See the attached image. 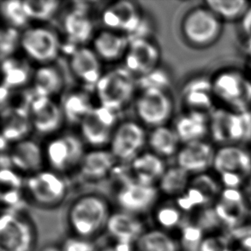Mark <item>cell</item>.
<instances>
[{"instance_id": "obj_1", "label": "cell", "mask_w": 251, "mask_h": 251, "mask_svg": "<svg viewBox=\"0 0 251 251\" xmlns=\"http://www.w3.org/2000/svg\"><path fill=\"white\" fill-rule=\"evenodd\" d=\"M112 212L108 199L100 194L79 196L72 201L66 212L70 236L94 241L105 232Z\"/></svg>"}, {"instance_id": "obj_2", "label": "cell", "mask_w": 251, "mask_h": 251, "mask_svg": "<svg viewBox=\"0 0 251 251\" xmlns=\"http://www.w3.org/2000/svg\"><path fill=\"white\" fill-rule=\"evenodd\" d=\"M38 232L23 209H3L0 216V251H34Z\"/></svg>"}, {"instance_id": "obj_3", "label": "cell", "mask_w": 251, "mask_h": 251, "mask_svg": "<svg viewBox=\"0 0 251 251\" xmlns=\"http://www.w3.org/2000/svg\"><path fill=\"white\" fill-rule=\"evenodd\" d=\"M209 136L220 147L251 142V112L215 108L209 117Z\"/></svg>"}, {"instance_id": "obj_4", "label": "cell", "mask_w": 251, "mask_h": 251, "mask_svg": "<svg viewBox=\"0 0 251 251\" xmlns=\"http://www.w3.org/2000/svg\"><path fill=\"white\" fill-rule=\"evenodd\" d=\"M216 100L225 108L236 112H251V79L244 72L228 69L212 77Z\"/></svg>"}, {"instance_id": "obj_5", "label": "cell", "mask_w": 251, "mask_h": 251, "mask_svg": "<svg viewBox=\"0 0 251 251\" xmlns=\"http://www.w3.org/2000/svg\"><path fill=\"white\" fill-rule=\"evenodd\" d=\"M25 198L35 207L52 209L59 207L68 196V183L61 174L43 171L28 176L24 183Z\"/></svg>"}, {"instance_id": "obj_6", "label": "cell", "mask_w": 251, "mask_h": 251, "mask_svg": "<svg viewBox=\"0 0 251 251\" xmlns=\"http://www.w3.org/2000/svg\"><path fill=\"white\" fill-rule=\"evenodd\" d=\"M136 86L135 75L125 67H119L103 74L95 86V93L100 105L119 112L132 100Z\"/></svg>"}, {"instance_id": "obj_7", "label": "cell", "mask_w": 251, "mask_h": 251, "mask_svg": "<svg viewBox=\"0 0 251 251\" xmlns=\"http://www.w3.org/2000/svg\"><path fill=\"white\" fill-rule=\"evenodd\" d=\"M223 22L206 5L189 10L181 23L184 40L192 47L205 48L214 44L221 37Z\"/></svg>"}, {"instance_id": "obj_8", "label": "cell", "mask_w": 251, "mask_h": 251, "mask_svg": "<svg viewBox=\"0 0 251 251\" xmlns=\"http://www.w3.org/2000/svg\"><path fill=\"white\" fill-rule=\"evenodd\" d=\"M213 169L226 188L238 189L251 177V153L242 145L220 147Z\"/></svg>"}, {"instance_id": "obj_9", "label": "cell", "mask_w": 251, "mask_h": 251, "mask_svg": "<svg viewBox=\"0 0 251 251\" xmlns=\"http://www.w3.org/2000/svg\"><path fill=\"white\" fill-rule=\"evenodd\" d=\"M20 48L28 58L41 65H50L62 50L58 33L44 26L27 27L21 33Z\"/></svg>"}, {"instance_id": "obj_10", "label": "cell", "mask_w": 251, "mask_h": 251, "mask_svg": "<svg viewBox=\"0 0 251 251\" xmlns=\"http://www.w3.org/2000/svg\"><path fill=\"white\" fill-rule=\"evenodd\" d=\"M136 115L146 126L156 128L166 126L174 110L173 98L161 88H143L135 101Z\"/></svg>"}, {"instance_id": "obj_11", "label": "cell", "mask_w": 251, "mask_h": 251, "mask_svg": "<svg viewBox=\"0 0 251 251\" xmlns=\"http://www.w3.org/2000/svg\"><path fill=\"white\" fill-rule=\"evenodd\" d=\"M160 194L157 185L139 183L136 180L126 181L116 191V204L119 210L142 217L153 211Z\"/></svg>"}, {"instance_id": "obj_12", "label": "cell", "mask_w": 251, "mask_h": 251, "mask_svg": "<svg viewBox=\"0 0 251 251\" xmlns=\"http://www.w3.org/2000/svg\"><path fill=\"white\" fill-rule=\"evenodd\" d=\"M85 153L82 140L72 134L55 136L45 149L46 160L52 171L59 174L79 167Z\"/></svg>"}, {"instance_id": "obj_13", "label": "cell", "mask_w": 251, "mask_h": 251, "mask_svg": "<svg viewBox=\"0 0 251 251\" xmlns=\"http://www.w3.org/2000/svg\"><path fill=\"white\" fill-rule=\"evenodd\" d=\"M105 29L125 34L129 41L137 37L143 25V17L136 3L127 0L114 2L105 7L101 13Z\"/></svg>"}, {"instance_id": "obj_14", "label": "cell", "mask_w": 251, "mask_h": 251, "mask_svg": "<svg viewBox=\"0 0 251 251\" xmlns=\"http://www.w3.org/2000/svg\"><path fill=\"white\" fill-rule=\"evenodd\" d=\"M118 125V112L100 105L95 106L80 124L82 139L101 149L110 144Z\"/></svg>"}, {"instance_id": "obj_15", "label": "cell", "mask_w": 251, "mask_h": 251, "mask_svg": "<svg viewBox=\"0 0 251 251\" xmlns=\"http://www.w3.org/2000/svg\"><path fill=\"white\" fill-rule=\"evenodd\" d=\"M146 142V132L143 126L127 120L117 126L110 143V151L117 160L131 162L141 153Z\"/></svg>"}, {"instance_id": "obj_16", "label": "cell", "mask_w": 251, "mask_h": 251, "mask_svg": "<svg viewBox=\"0 0 251 251\" xmlns=\"http://www.w3.org/2000/svg\"><path fill=\"white\" fill-rule=\"evenodd\" d=\"M160 51L149 38H135L129 41L124 57L125 68L133 75L143 77L159 68Z\"/></svg>"}, {"instance_id": "obj_17", "label": "cell", "mask_w": 251, "mask_h": 251, "mask_svg": "<svg viewBox=\"0 0 251 251\" xmlns=\"http://www.w3.org/2000/svg\"><path fill=\"white\" fill-rule=\"evenodd\" d=\"M33 129L42 135H51L60 129L64 122L61 105L53 98L33 95L27 102Z\"/></svg>"}, {"instance_id": "obj_18", "label": "cell", "mask_w": 251, "mask_h": 251, "mask_svg": "<svg viewBox=\"0 0 251 251\" xmlns=\"http://www.w3.org/2000/svg\"><path fill=\"white\" fill-rule=\"evenodd\" d=\"M216 149L206 140L186 143L176 153L177 166L190 175H200L213 169Z\"/></svg>"}, {"instance_id": "obj_19", "label": "cell", "mask_w": 251, "mask_h": 251, "mask_svg": "<svg viewBox=\"0 0 251 251\" xmlns=\"http://www.w3.org/2000/svg\"><path fill=\"white\" fill-rule=\"evenodd\" d=\"M183 104L187 112H200L210 116L215 110L212 79L198 76L190 79L182 90Z\"/></svg>"}, {"instance_id": "obj_20", "label": "cell", "mask_w": 251, "mask_h": 251, "mask_svg": "<svg viewBox=\"0 0 251 251\" xmlns=\"http://www.w3.org/2000/svg\"><path fill=\"white\" fill-rule=\"evenodd\" d=\"M69 65L72 74L83 84L95 87L103 75L101 59L93 48L77 47L70 52Z\"/></svg>"}, {"instance_id": "obj_21", "label": "cell", "mask_w": 251, "mask_h": 251, "mask_svg": "<svg viewBox=\"0 0 251 251\" xmlns=\"http://www.w3.org/2000/svg\"><path fill=\"white\" fill-rule=\"evenodd\" d=\"M147 229L142 217L118 210L111 214L105 232L112 241L133 245Z\"/></svg>"}, {"instance_id": "obj_22", "label": "cell", "mask_w": 251, "mask_h": 251, "mask_svg": "<svg viewBox=\"0 0 251 251\" xmlns=\"http://www.w3.org/2000/svg\"><path fill=\"white\" fill-rule=\"evenodd\" d=\"M8 155L12 167L21 173L33 175L41 172L44 163L45 151L33 140H22L13 143Z\"/></svg>"}, {"instance_id": "obj_23", "label": "cell", "mask_w": 251, "mask_h": 251, "mask_svg": "<svg viewBox=\"0 0 251 251\" xmlns=\"http://www.w3.org/2000/svg\"><path fill=\"white\" fill-rule=\"evenodd\" d=\"M63 29L69 42L76 48L84 46L95 36L92 19L82 7H75L66 13Z\"/></svg>"}, {"instance_id": "obj_24", "label": "cell", "mask_w": 251, "mask_h": 251, "mask_svg": "<svg viewBox=\"0 0 251 251\" xmlns=\"http://www.w3.org/2000/svg\"><path fill=\"white\" fill-rule=\"evenodd\" d=\"M2 138L16 143L26 139L33 129L27 106H13L3 110Z\"/></svg>"}, {"instance_id": "obj_25", "label": "cell", "mask_w": 251, "mask_h": 251, "mask_svg": "<svg viewBox=\"0 0 251 251\" xmlns=\"http://www.w3.org/2000/svg\"><path fill=\"white\" fill-rule=\"evenodd\" d=\"M116 163L117 159L110 150L96 149L85 153L78 169L85 180L97 182L107 177Z\"/></svg>"}, {"instance_id": "obj_26", "label": "cell", "mask_w": 251, "mask_h": 251, "mask_svg": "<svg viewBox=\"0 0 251 251\" xmlns=\"http://www.w3.org/2000/svg\"><path fill=\"white\" fill-rule=\"evenodd\" d=\"M93 50L103 61L114 62L124 58L129 40L125 34L103 29L93 38Z\"/></svg>"}, {"instance_id": "obj_27", "label": "cell", "mask_w": 251, "mask_h": 251, "mask_svg": "<svg viewBox=\"0 0 251 251\" xmlns=\"http://www.w3.org/2000/svg\"><path fill=\"white\" fill-rule=\"evenodd\" d=\"M167 169L163 158L153 152L140 153L130 165L134 180L150 185H157Z\"/></svg>"}, {"instance_id": "obj_28", "label": "cell", "mask_w": 251, "mask_h": 251, "mask_svg": "<svg viewBox=\"0 0 251 251\" xmlns=\"http://www.w3.org/2000/svg\"><path fill=\"white\" fill-rule=\"evenodd\" d=\"M209 117L200 112H186L179 117L175 131L183 144L206 140L209 135Z\"/></svg>"}, {"instance_id": "obj_29", "label": "cell", "mask_w": 251, "mask_h": 251, "mask_svg": "<svg viewBox=\"0 0 251 251\" xmlns=\"http://www.w3.org/2000/svg\"><path fill=\"white\" fill-rule=\"evenodd\" d=\"M61 72L51 65H41L33 73L32 84L34 95L53 98L64 87Z\"/></svg>"}, {"instance_id": "obj_30", "label": "cell", "mask_w": 251, "mask_h": 251, "mask_svg": "<svg viewBox=\"0 0 251 251\" xmlns=\"http://www.w3.org/2000/svg\"><path fill=\"white\" fill-rule=\"evenodd\" d=\"M133 251H181L179 242L170 232L148 228L133 244Z\"/></svg>"}, {"instance_id": "obj_31", "label": "cell", "mask_w": 251, "mask_h": 251, "mask_svg": "<svg viewBox=\"0 0 251 251\" xmlns=\"http://www.w3.org/2000/svg\"><path fill=\"white\" fill-rule=\"evenodd\" d=\"M62 112L66 122L79 125L95 106L90 95L81 90L70 92L65 95L61 103Z\"/></svg>"}, {"instance_id": "obj_32", "label": "cell", "mask_w": 251, "mask_h": 251, "mask_svg": "<svg viewBox=\"0 0 251 251\" xmlns=\"http://www.w3.org/2000/svg\"><path fill=\"white\" fill-rule=\"evenodd\" d=\"M151 152L161 158L173 156L179 150L180 142L175 129L166 126L153 128L148 137Z\"/></svg>"}, {"instance_id": "obj_33", "label": "cell", "mask_w": 251, "mask_h": 251, "mask_svg": "<svg viewBox=\"0 0 251 251\" xmlns=\"http://www.w3.org/2000/svg\"><path fill=\"white\" fill-rule=\"evenodd\" d=\"M190 179V174L176 165L167 168L157 187L160 194H164L167 197H176V199L186 191Z\"/></svg>"}, {"instance_id": "obj_34", "label": "cell", "mask_w": 251, "mask_h": 251, "mask_svg": "<svg viewBox=\"0 0 251 251\" xmlns=\"http://www.w3.org/2000/svg\"><path fill=\"white\" fill-rule=\"evenodd\" d=\"M154 227L172 233V231L183 226V212L175 203L162 202L157 203L151 212Z\"/></svg>"}, {"instance_id": "obj_35", "label": "cell", "mask_w": 251, "mask_h": 251, "mask_svg": "<svg viewBox=\"0 0 251 251\" xmlns=\"http://www.w3.org/2000/svg\"><path fill=\"white\" fill-rule=\"evenodd\" d=\"M3 87L8 89L24 87L32 80L30 68L24 62L19 61L13 58H5L2 60Z\"/></svg>"}, {"instance_id": "obj_36", "label": "cell", "mask_w": 251, "mask_h": 251, "mask_svg": "<svg viewBox=\"0 0 251 251\" xmlns=\"http://www.w3.org/2000/svg\"><path fill=\"white\" fill-rule=\"evenodd\" d=\"M251 2L245 0H208L205 5L212 10L223 23L241 21L251 6Z\"/></svg>"}, {"instance_id": "obj_37", "label": "cell", "mask_w": 251, "mask_h": 251, "mask_svg": "<svg viewBox=\"0 0 251 251\" xmlns=\"http://www.w3.org/2000/svg\"><path fill=\"white\" fill-rule=\"evenodd\" d=\"M23 2L28 19L38 22L50 20L61 5V2L55 0H26Z\"/></svg>"}, {"instance_id": "obj_38", "label": "cell", "mask_w": 251, "mask_h": 251, "mask_svg": "<svg viewBox=\"0 0 251 251\" xmlns=\"http://www.w3.org/2000/svg\"><path fill=\"white\" fill-rule=\"evenodd\" d=\"M1 12L8 26L20 29L25 27L30 22L24 10V2L18 0L3 1L1 3Z\"/></svg>"}, {"instance_id": "obj_39", "label": "cell", "mask_w": 251, "mask_h": 251, "mask_svg": "<svg viewBox=\"0 0 251 251\" xmlns=\"http://www.w3.org/2000/svg\"><path fill=\"white\" fill-rule=\"evenodd\" d=\"M21 33L15 27H3L0 34V48L2 60L11 58L18 47H20Z\"/></svg>"}, {"instance_id": "obj_40", "label": "cell", "mask_w": 251, "mask_h": 251, "mask_svg": "<svg viewBox=\"0 0 251 251\" xmlns=\"http://www.w3.org/2000/svg\"><path fill=\"white\" fill-rule=\"evenodd\" d=\"M181 238L179 242L180 248L187 251H198L201 243V229L199 226L187 225L181 227Z\"/></svg>"}, {"instance_id": "obj_41", "label": "cell", "mask_w": 251, "mask_h": 251, "mask_svg": "<svg viewBox=\"0 0 251 251\" xmlns=\"http://www.w3.org/2000/svg\"><path fill=\"white\" fill-rule=\"evenodd\" d=\"M170 76L167 72H164L161 69L158 68L151 72L149 75L140 77V85L142 88H156L167 90L169 88Z\"/></svg>"}, {"instance_id": "obj_42", "label": "cell", "mask_w": 251, "mask_h": 251, "mask_svg": "<svg viewBox=\"0 0 251 251\" xmlns=\"http://www.w3.org/2000/svg\"><path fill=\"white\" fill-rule=\"evenodd\" d=\"M61 251H98L95 242L70 236L60 245Z\"/></svg>"}, {"instance_id": "obj_43", "label": "cell", "mask_w": 251, "mask_h": 251, "mask_svg": "<svg viewBox=\"0 0 251 251\" xmlns=\"http://www.w3.org/2000/svg\"><path fill=\"white\" fill-rule=\"evenodd\" d=\"M1 182L3 186L7 187L12 190H20L23 187L22 180L17 173L13 172L10 168H4L1 170Z\"/></svg>"}, {"instance_id": "obj_44", "label": "cell", "mask_w": 251, "mask_h": 251, "mask_svg": "<svg viewBox=\"0 0 251 251\" xmlns=\"http://www.w3.org/2000/svg\"><path fill=\"white\" fill-rule=\"evenodd\" d=\"M198 251H230L223 240L220 238H208L201 243Z\"/></svg>"}, {"instance_id": "obj_45", "label": "cell", "mask_w": 251, "mask_h": 251, "mask_svg": "<svg viewBox=\"0 0 251 251\" xmlns=\"http://www.w3.org/2000/svg\"><path fill=\"white\" fill-rule=\"evenodd\" d=\"M240 27L246 39H251V4L240 21Z\"/></svg>"}, {"instance_id": "obj_46", "label": "cell", "mask_w": 251, "mask_h": 251, "mask_svg": "<svg viewBox=\"0 0 251 251\" xmlns=\"http://www.w3.org/2000/svg\"><path fill=\"white\" fill-rule=\"evenodd\" d=\"M98 251H133V245L114 242V245L105 246Z\"/></svg>"}, {"instance_id": "obj_47", "label": "cell", "mask_w": 251, "mask_h": 251, "mask_svg": "<svg viewBox=\"0 0 251 251\" xmlns=\"http://www.w3.org/2000/svg\"><path fill=\"white\" fill-rule=\"evenodd\" d=\"M234 251H251V237L242 240L241 244Z\"/></svg>"}, {"instance_id": "obj_48", "label": "cell", "mask_w": 251, "mask_h": 251, "mask_svg": "<svg viewBox=\"0 0 251 251\" xmlns=\"http://www.w3.org/2000/svg\"><path fill=\"white\" fill-rule=\"evenodd\" d=\"M245 51L246 58L251 67V39H246L245 45Z\"/></svg>"}, {"instance_id": "obj_49", "label": "cell", "mask_w": 251, "mask_h": 251, "mask_svg": "<svg viewBox=\"0 0 251 251\" xmlns=\"http://www.w3.org/2000/svg\"><path fill=\"white\" fill-rule=\"evenodd\" d=\"M41 251H61V247L58 245H47L41 249Z\"/></svg>"}]
</instances>
